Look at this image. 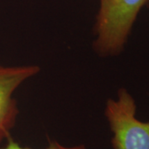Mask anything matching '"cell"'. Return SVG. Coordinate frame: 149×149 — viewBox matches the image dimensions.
Instances as JSON below:
<instances>
[{
	"label": "cell",
	"instance_id": "obj_1",
	"mask_svg": "<svg viewBox=\"0 0 149 149\" xmlns=\"http://www.w3.org/2000/svg\"><path fill=\"white\" fill-rule=\"evenodd\" d=\"M149 0H100L94 47L101 56L122 52L139 12Z\"/></svg>",
	"mask_w": 149,
	"mask_h": 149
},
{
	"label": "cell",
	"instance_id": "obj_4",
	"mask_svg": "<svg viewBox=\"0 0 149 149\" xmlns=\"http://www.w3.org/2000/svg\"><path fill=\"white\" fill-rule=\"evenodd\" d=\"M7 144L5 146H0V149H31L29 148H24L22 147L17 142L13 141V139L9 138L7 140ZM45 149H86L85 145H76V146H72V147H67L64 146L62 144L59 143L56 141H52L48 145L47 148Z\"/></svg>",
	"mask_w": 149,
	"mask_h": 149
},
{
	"label": "cell",
	"instance_id": "obj_3",
	"mask_svg": "<svg viewBox=\"0 0 149 149\" xmlns=\"http://www.w3.org/2000/svg\"><path fill=\"white\" fill-rule=\"evenodd\" d=\"M39 71L40 68L34 65H0V144L11 138V131L15 126L19 113L16 100L13 98L15 91Z\"/></svg>",
	"mask_w": 149,
	"mask_h": 149
},
{
	"label": "cell",
	"instance_id": "obj_2",
	"mask_svg": "<svg viewBox=\"0 0 149 149\" xmlns=\"http://www.w3.org/2000/svg\"><path fill=\"white\" fill-rule=\"evenodd\" d=\"M137 104L125 88L118 91L116 100H107L104 114L113 133V149H149V121L136 117Z\"/></svg>",
	"mask_w": 149,
	"mask_h": 149
}]
</instances>
